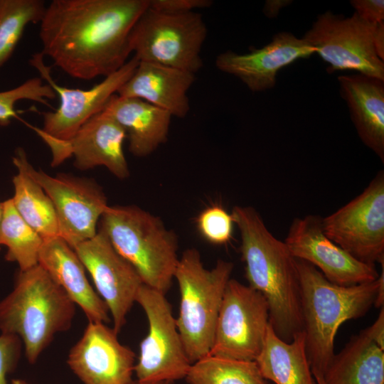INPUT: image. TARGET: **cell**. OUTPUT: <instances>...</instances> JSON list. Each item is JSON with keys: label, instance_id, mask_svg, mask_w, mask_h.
Wrapping results in <instances>:
<instances>
[{"label": "cell", "instance_id": "e575fe53", "mask_svg": "<svg viewBox=\"0 0 384 384\" xmlns=\"http://www.w3.org/2000/svg\"><path fill=\"white\" fill-rule=\"evenodd\" d=\"M373 43L378 58L384 60V21L372 24Z\"/></svg>", "mask_w": 384, "mask_h": 384}, {"label": "cell", "instance_id": "603a6c76", "mask_svg": "<svg viewBox=\"0 0 384 384\" xmlns=\"http://www.w3.org/2000/svg\"><path fill=\"white\" fill-rule=\"evenodd\" d=\"M266 380L274 384H316L308 360L304 331L287 342L270 324L263 347L255 361Z\"/></svg>", "mask_w": 384, "mask_h": 384}, {"label": "cell", "instance_id": "7c38bea8", "mask_svg": "<svg viewBox=\"0 0 384 384\" xmlns=\"http://www.w3.org/2000/svg\"><path fill=\"white\" fill-rule=\"evenodd\" d=\"M44 55H32L30 64L36 68L59 97V106L55 111L43 113V127L33 129L46 144L64 142L92 117L100 112L110 98L128 80L137 68L139 60L133 56L116 72L105 77L100 83L87 90L69 88L58 85L50 74V67L43 60Z\"/></svg>", "mask_w": 384, "mask_h": 384}, {"label": "cell", "instance_id": "277c9868", "mask_svg": "<svg viewBox=\"0 0 384 384\" xmlns=\"http://www.w3.org/2000/svg\"><path fill=\"white\" fill-rule=\"evenodd\" d=\"M75 304L39 265L19 270L11 292L0 301L1 333L16 335L34 363L54 336L72 324Z\"/></svg>", "mask_w": 384, "mask_h": 384}, {"label": "cell", "instance_id": "74e56055", "mask_svg": "<svg viewBox=\"0 0 384 384\" xmlns=\"http://www.w3.org/2000/svg\"><path fill=\"white\" fill-rule=\"evenodd\" d=\"M316 384H325L323 376L321 375L315 374L313 375Z\"/></svg>", "mask_w": 384, "mask_h": 384}, {"label": "cell", "instance_id": "4316f807", "mask_svg": "<svg viewBox=\"0 0 384 384\" xmlns=\"http://www.w3.org/2000/svg\"><path fill=\"white\" fill-rule=\"evenodd\" d=\"M185 379L188 384H269L255 361L213 355L193 363Z\"/></svg>", "mask_w": 384, "mask_h": 384}, {"label": "cell", "instance_id": "5b68a950", "mask_svg": "<svg viewBox=\"0 0 384 384\" xmlns=\"http://www.w3.org/2000/svg\"><path fill=\"white\" fill-rule=\"evenodd\" d=\"M100 228L144 285L166 293L179 260L178 238L160 218L134 205L108 206Z\"/></svg>", "mask_w": 384, "mask_h": 384}, {"label": "cell", "instance_id": "44dd1931", "mask_svg": "<svg viewBox=\"0 0 384 384\" xmlns=\"http://www.w3.org/2000/svg\"><path fill=\"white\" fill-rule=\"evenodd\" d=\"M102 111L122 127L137 157L150 155L167 140L172 115L143 100L114 94Z\"/></svg>", "mask_w": 384, "mask_h": 384}, {"label": "cell", "instance_id": "8d00e7d4", "mask_svg": "<svg viewBox=\"0 0 384 384\" xmlns=\"http://www.w3.org/2000/svg\"><path fill=\"white\" fill-rule=\"evenodd\" d=\"M130 384H176L175 382L171 381H161V382H152V383H142L137 380L132 381Z\"/></svg>", "mask_w": 384, "mask_h": 384}, {"label": "cell", "instance_id": "4dcf8cb0", "mask_svg": "<svg viewBox=\"0 0 384 384\" xmlns=\"http://www.w3.org/2000/svg\"><path fill=\"white\" fill-rule=\"evenodd\" d=\"M22 341L10 334H0V384H8L6 375L16 367L21 357Z\"/></svg>", "mask_w": 384, "mask_h": 384}, {"label": "cell", "instance_id": "6da1fadb", "mask_svg": "<svg viewBox=\"0 0 384 384\" xmlns=\"http://www.w3.org/2000/svg\"><path fill=\"white\" fill-rule=\"evenodd\" d=\"M149 0H53L41 21V53L68 75L89 80L122 67L129 37Z\"/></svg>", "mask_w": 384, "mask_h": 384}, {"label": "cell", "instance_id": "9a60e30c", "mask_svg": "<svg viewBox=\"0 0 384 384\" xmlns=\"http://www.w3.org/2000/svg\"><path fill=\"white\" fill-rule=\"evenodd\" d=\"M321 220L318 215L309 214L292 220L284 242L293 257L311 264L338 285L376 280L379 274L375 267L359 261L329 239Z\"/></svg>", "mask_w": 384, "mask_h": 384}, {"label": "cell", "instance_id": "ffe728a7", "mask_svg": "<svg viewBox=\"0 0 384 384\" xmlns=\"http://www.w3.org/2000/svg\"><path fill=\"white\" fill-rule=\"evenodd\" d=\"M195 79V74L188 71L139 61L117 94L143 100L167 111L172 117L183 118L190 110L188 92Z\"/></svg>", "mask_w": 384, "mask_h": 384}, {"label": "cell", "instance_id": "83f0119b", "mask_svg": "<svg viewBox=\"0 0 384 384\" xmlns=\"http://www.w3.org/2000/svg\"><path fill=\"white\" fill-rule=\"evenodd\" d=\"M46 8L42 0H0V68L11 56L26 27L41 22Z\"/></svg>", "mask_w": 384, "mask_h": 384}, {"label": "cell", "instance_id": "30bf717a", "mask_svg": "<svg viewBox=\"0 0 384 384\" xmlns=\"http://www.w3.org/2000/svg\"><path fill=\"white\" fill-rule=\"evenodd\" d=\"M326 235L359 261L384 262V171L351 201L322 218Z\"/></svg>", "mask_w": 384, "mask_h": 384}, {"label": "cell", "instance_id": "836d02e7", "mask_svg": "<svg viewBox=\"0 0 384 384\" xmlns=\"http://www.w3.org/2000/svg\"><path fill=\"white\" fill-rule=\"evenodd\" d=\"M371 326L365 329L368 336L382 349H384V308Z\"/></svg>", "mask_w": 384, "mask_h": 384}, {"label": "cell", "instance_id": "ba28073f", "mask_svg": "<svg viewBox=\"0 0 384 384\" xmlns=\"http://www.w3.org/2000/svg\"><path fill=\"white\" fill-rule=\"evenodd\" d=\"M136 302L143 309L149 326L134 366L137 381L175 382L185 378L192 363L165 294L143 284Z\"/></svg>", "mask_w": 384, "mask_h": 384}, {"label": "cell", "instance_id": "3957f363", "mask_svg": "<svg viewBox=\"0 0 384 384\" xmlns=\"http://www.w3.org/2000/svg\"><path fill=\"white\" fill-rule=\"evenodd\" d=\"M297 260L301 285L303 331L313 375H323L334 356V339L346 321L363 315L384 299V262L373 282L341 286L329 281L311 264Z\"/></svg>", "mask_w": 384, "mask_h": 384}, {"label": "cell", "instance_id": "60d3db41", "mask_svg": "<svg viewBox=\"0 0 384 384\" xmlns=\"http://www.w3.org/2000/svg\"><path fill=\"white\" fill-rule=\"evenodd\" d=\"M269 384H272V383H269Z\"/></svg>", "mask_w": 384, "mask_h": 384}, {"label": "cell", "instance_id": "d4e9b609", "mask_svg": "<svg viewBox=\"0 0 384 384\" xmlns=\"http://www.w3.org/2000/svg\"><path fill=\"white\" fill-rule=\"evenodd\" d=\"M17 174L13 178V203L22 218L47 240L59 237L58 220L53 204L42 188L26 172L20 161L13 156Z\"/></svg>", "mask_w": 384, "mask_h": 384}, {"label": "cell", "instance_id": "f35d334b", "mask_svg": "<svg viewBox=\"0 0 384 384\" xmlns=\"http://www.w3.org/2000/svg\"><path fill=\"white\" fill-rule=\"evenodd\" d=\"M11 384H28L26 381L21 379H13Z\"/></svg>", "mask_w": 384, "mask_h": 384}, {"label": "cell", "instance_id": "8992f818", "mask_svg": "<svg viewBox=\"0 0 384 384\" xmlns=\"http://www.w3.org/2000/svg\"><path fill=\"white\" fill-rule=\"evenodd\" d=\"M234 265L218 260L206 268L196 248L186 250L174 273L180 304L176 318L185 351L191 363L210 355L224 292Z\"/></svg>", "mask_w": 384, "mask_h": 384}, {"label": "cell", "instance_id": "d6a6232c", "mask_svg": "<svg viewBox=\"0 0 384 384\" xmlns=\"http://www.w3.org/2000/svg\"><path fill=\"white\" fill-rule=\"evenodd\" d=\"M350 2L355 13L364 21L373 24L384 21V1L353 0Z\"/></svg>", "mask_w": 384, "mask_h": 384}, {"label": "cell", "instance_id": "5bb4252c", "mask_svg": "<svg viewBox=\"0 0 384 384\" xmlns=\"http://www.w3.org/2000/svg\"><path fill=\"white\" fill-rule=\"evenodd\" d=\"M74 250L105 303L112 319V329L118 334L144 284L139 274L116 251L101 229L92 238L78 244Z\"/></svg>", "mask_w": 384, "mask_h": 384}, {"label": "cell", "instance_id": "f546056e", "mask_svg": "<svg viewBox=\"0 0 384 384\" xmlns=\"http://www.w3.org/2000/svg\"><path fill=\"white\" fill-rule=\"evenodd\" d=\"M198 232L208 242L223 245L232 238L235 225L231 213L218 206L208 207L196 219Z\"/></svg>", "mask_w": 384, "mask_h": 384}, {"label": "cell", "instance_id": "f1b7e54d", "mask_svg": "<svg viewBox=\"0 0 384 384\" xmlns=\"http://www.w3.org/2000/svg\"><path fill=\"white\" fill-rule=\"evenodd\" d=\"M56 94L48 83L39 77L30 78L20 85L0 92V125H8L13 118H18L15 110L16 103L22 100L35 101L50 107L49 100Z\"/></svg>", "mask_w": 384, "mask_h": 384}, {"label": "cell", "instance_id": "484cf974", "mask_svg": "<svg viewBox=\"0 0 384 384\" xmlns=\"http://www.w3.org/2000/svg\"><path fill=\"white\" fill-rule=\"evenodd\" d=\"M43 243V238L18 213L11 198L1 203L0 244L7 248L8 261L16 262L19 270L37 265Z\"/></svg>", "mask_w": 384, "mask_h": 384}, {"label": "cell", "instance_id": "ac0fdd59", "mask_svg": "<svg viewBox=\"0 0 384 384\" xmlns=\"http://www.w3.org/2000/svg\"><path fill=\"white\" fill-rule=\"evenodd\" d=\"M314 53L316 49L303 38L283 31L275 34L268 44L247 53H222L215 63L218 70L238 78L251 91L261 92L274 87L279 70Z\"/></svg>", "mask_w": 384, "mask_h": 384}, {"label": "cell", "instance_id": "d6986e66", "mask_svg": "<svg viewBox=\"0 0 384 384\" xmlns=\"http://www.w3.org/2000/svg\"><path fill=\"white\" fill-rule=\"evenodd\" d=\"M38 264L85 314L89 321L107 324L109 310L90 284L80 259L64 240H43Z\"/></svg>", "mask_w": 384, "mask_h": 384}, {"label": "cell", "instance_id": "cb8c5ba5", "mask_svg": "<svg viewBox=\"0 0 384 384\" xmlns=\"http://www.w3.org/2000/svg\"><path fill=\"white\" fill-rule=\"evenodd\" d=\"M322 376L325 384H384V349L364 329L334 354Z\"/></svg>", "mask_w": 384, "mask_h": 384}, {"label": "cell", "instance_id": "8fae6325", "mask_svg": "<svg viewBox=\"0 0 384 384\" xmlns=\"http://www.w3.org/2000/svg\"><path fill=\"white\" fill-rule=\"evenodd\" d=\"M270 325L267 302L257 291L235 279L228 281L210 355L255 361Z\"/></svg>", "mask_w": 384, "mask_h": 384}, {"label": "cell", "instance_id": "ab89813d", "mask_svg": "<svg viewBox=\"0 0 384 384\" xmlns=\"http://www.w3.org/2000/svg\"><path fill=\"white\" fill-rule=\"evenodd\" d=\"M1 203H0V224H1Z\"/></svg>", "mask_w": 384, "mask_h": 384}, {"label": "cell", "instance_id": "d590c367", "mask_svg": "<svg viewBox=\"0 0 384 384\" xmlns=\"http://www.w3.org/2000/svg\"><path fill=\"white\" fill-rule=\"evenodd\" d=\"M290 2V1H267L263 11L270 18L275 17L279 14V10Z\"/></svg>", "mask_w": 384, "mask_h": 384}, {"label": "cell", "instance_id": "e0dca14e", "mask_svg": "<svg viewBox=\"0 0 384 384\" xmlns=\"http://www.w3.org/2000/svg\"><path fill=\"white\" fill-rule=\"evenodd\" d=\"M67 363L84 384H130L135 354L106 324L89 321Z\"/></svg>", "mask_w": 384, "mask_h": 384}, {"label": "cell", "instance_id": "7402d4cb", "mask_svg": "<svg viewBox=\"0 0 384 384\" xmlns=\"http://www.w3.org/2000/svg\"><path fill=\"white\" fill-rule=\"evenodd\" d=\"M352 122L363 143L384 163V81L362 74L338 78Z\"/></svg>", "mask_w": 384, "mask_h": 384}, {"label": "cell", "instance_id": "9c48e42d", "mask_svg": "<svg viewBox=\"0 0 384 384\" xmlns=\"http://www.w3.org/2000/svg\"><path fill=\"white\" fill-rule=\"evenodd\" d=\"M14 156L50 198L60 238L74 249L96 235L97 222L109 206L102 188L95 181L68 174L52 176L36 170L21 147Z\"/></svg>", "mask_w": 384, "mask_h": 384}, {"label": "cell", "instance_id": "7a4b0ae2", "mask_svg": "<svg viewBox=\"0 0 384 384\" xmlns=\"http://www.w3.org/2000/svg\"><path fill=\"white\" fill-rule=\"evenodd\" d=\"M231 215L240 234L247 285L266 299L276 335L289 342L304 329L297 260L285 242L271 233L255 208L235 206Z\"/></svg>", "mask_w": 384, "mask_h": 384}, {"label": "cell", "instance_id": "2e32d148", "mask_svg": "<svg viewBox=\"0 0 384 384\" xmlns=\"http://www.w3.org/2000/svg\"><path fill=\"white\" fill-rule=\"evenodd\" d=\"M126 138L122 127L101 111L88 119L68 141L46 144L51 151L53 166L73 156L74 164L80 170L102 166L117 178L124 179L129 176L123 149Z\"/></svg>", "mask_w": 384, "mask_h": 384}, {"label": "cell", "instance_id": "1f68e13d", "mask_svg": "<svg viewBox=\"0 0 384 384\" xmlns=\"http://www.w3.org/2000/svg\"><path fill=\"white\" fill-rule=\"evenodd\" d=\"M212 4L210 0H149L150 8L173 14L192 12L195 9L208 8Z\"/></svg>", "mask_w": 384, "mask_h": 384}, {"label": "cell", "instance_id": "4fadbf2b", "mask_svg": "<svg viewBox=\"0 0 384 384\" xmlns=\"http://www.w3.org/2000/svg\"><path fill=\"white\" fill-rule=\"evenodd\" d=\"M303 38L329 64L328 73L355 70L384 81V63L373 43L372 24L356 13L348 18L330 11L319 14Z\"/></svg>", "mask_w": 384, "mask_h": 384}, {"label": "cell", "instance_id": "52a82bcc", "mask_svg": "<svg viewBox=\"0 0 384 384\" xmlns=\"http://www.w3.org/2000/svg\"><path fill=\"white\" fill-rule=\"evenodd\" d=\"M207 26L196 11L173 14L149 6L142 14L129 37L130 53L142 62L197 73Z\"/></svg>", "mask_w": 384, "mask_h": 384}]
</instances>
